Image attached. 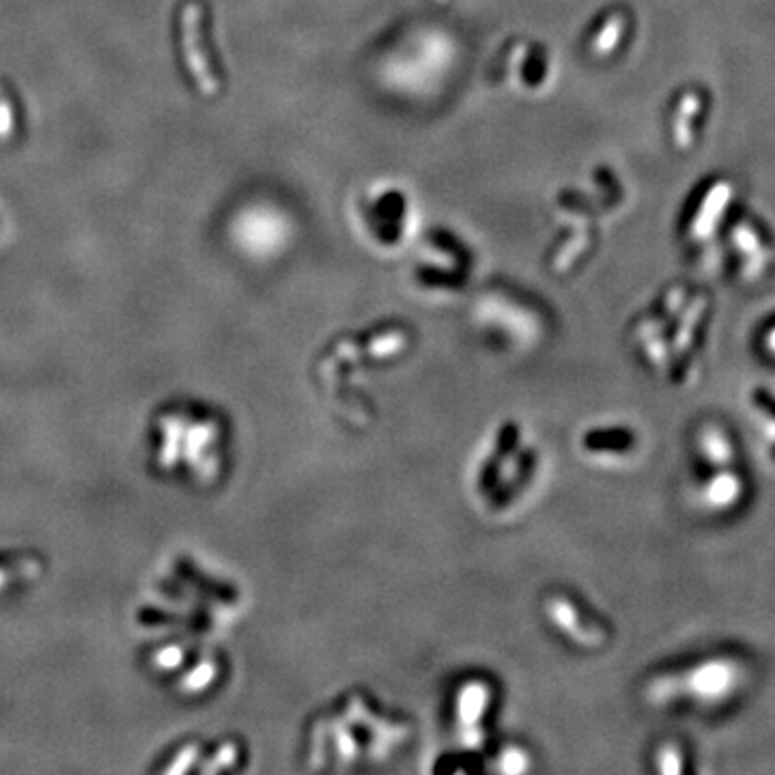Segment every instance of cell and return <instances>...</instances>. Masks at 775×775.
I'll return each instance as SVG.
<instances>
[{
  "label": "cell",
  "mask_w": 775,
  "mask_h": 775,
  "mask_svg": "<svg viewBox=\"0 0 775 775\" xmlns=\"http://www.w3.org/2000/svg\"><path fill=\"white\" fill-rule=\"evenodd\" d=\"M657 769L664 774H683L687 769L683 752L677 745H664L657 752Z\"/></svg>",
  "instance_id": "5b68a950"
},
{
  "label": "cell",
  "mask_w": 775,
  "mask_h": 775,
  "mask_svg": "<svg viewBox=\"0 0 775 775\" xmlns=\"http://www.w3.org/2000/svg\"><path fill=\"white\" fill-rule=\"evenodd\" d=\"M15 121H13V104L9 99V95L0 89V140L13 134Z\"/></svg>",
  "instance_id": "8992f818"
},
{
  "label": "cell",
  "mask_w": 775,
  "mask_h": 775,
  "mask_svg": "<svg viewBox=\"0 0 775 775\" xmlns=\"http://www.w3.org/2000/svg\"><path fill=\"white\" fill-rule=\"evenodd\" d=\"M182 46L187 72L192 74L198 92L203 95L218 93V78L212 69L209 56L203 47V7L187 2L182 11Z\"/></svg>",
  "instance_id": "3957f363"
},
{
  "label": "cell",
  "mask_w": 775,
  "mask_h": 775,
  "mask_svg": "<svg viewBox=\"0 0 775 775\" xmlns=\"http://www.w3.org/2000/svg\"><path fill=\"white\" fill-rule=\"evenodd\" d=\"M752 683V659L736 650H720L655 677L648 685V700L659 709L715 715L739 704Z\"/></svg>",
  "instance_id": "6da1fadb"
},
{
  "label": "cell",
  "mask_w": 775,
  "mask_h": 775,
  "mask_svg": "<svg viewBox=\"0 0 775 775\" xmlns=\"http://www.w3.org/2000/svg\"><path fill=\"white\" fill-rule=\"evenodd\" d=\"M750 416L754 420V429L758 435V442L775 463V392L769 388H754L747 399Z\"/></svg>",
  "instance_id": "277c9868"
},
{
  "label": "cell",
  "mask_w": 775,
  "mask_h": 775,
  "mask_svg": "<svg viewBox=\"0 0 775 775\" xmlns=\"http://www.w3.org/2000/svg\"><path fill=\"white\" fill-rule=\"evenodd\" d=\"M693 502L709 517H732L750 500V474L729 427L711 420L693 438Z\"/></svg>",
  "instance_id": "7a4b0ae2"
},
{
  "label": "cell",
  "mask_w": 775,
  "mask_h": 775,
  "mask_svg": "<svg viewBox=\"0 0 775 775\" xmlns=\"http://www.w3.org/2000/svg\"><path fill=\"white\" fill-rule=\"evenodd\" d=\"M763 349H765V354L774 360L775 365V325L774 330L767 332V336H765V341H763Z\"/></svg>",
  "instance_id": "52a82bcc"
}]
</instances>
